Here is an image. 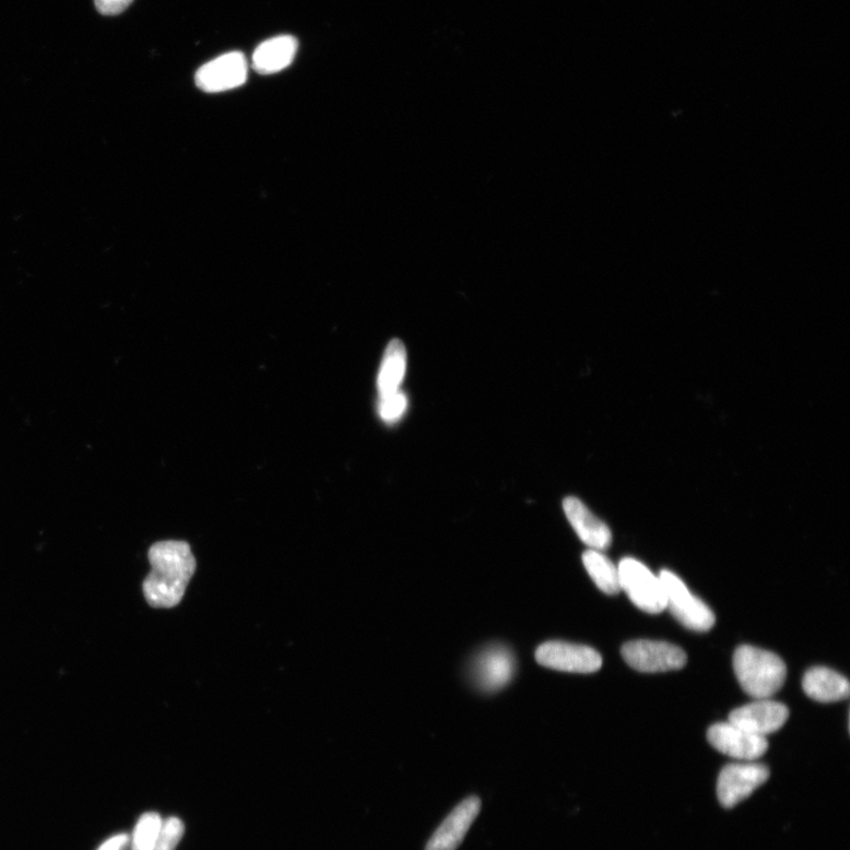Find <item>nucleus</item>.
I'll list each match as a JSON object with an SVG mask.
<instances>
[{
    "label": "nucleus",
    "mask_w": 850,
    "mask_h": 850,
    "mask_svg": "<svg viewBox=\"0 0 850 850\" xmlns=\"http://www.w3.org/2000/svg\"><path fill=\"white\" fill-rule=\"evenodd\" d=\"M152 571L143 582V593L152 607L179 605L196 574V556L185 541H161L149 553Z\"/></svg>",
    "instance_id": "nucleus-1"
},
{
    "label": "nucleus",
    "mask_w": 850,
    "mask_h": 850,
    "mask_svg": "<svg viewBox=\"0 0 850 850\" xmlns=\"http://www.w3.org/2000/svg\"><path fill=\"white\" fill-rule=\"evenodd\" d=\"M734 670L744 693L755 699L772 697L787 678V666L778 654L751 645L736 650Z\"/></svg>",
    "instance_id": "nucleus-2"
},
{
    "label": "nucleus",
    "mask_w": 850,
    "mask_h": 850,
    "mask_svg": "<svg viewBox=\"0 0 850 850\" xmlns=\"http://www.w3.org/2000/svg\"><path fill=\"white\" fill-rule=\"evenodd\" d=\"M659 578L663 583L666 609L673 617L692 631H710L716 623L712 610L700 598L693 594L673 571L663 569Z\"/></svg>",
    "instance_id": "nucleus-3"
},
{
    "label": "nucleus",
    "mask_w": 850,
    "mask_h": 850,
    "mask_svg": "<svg viewBox=\"0 0 850 850\" xmlns=\"http://www.w3.org/2000/svg\"><path fill=\"white\" fill-rule=\"evenodd\" d=\"M621 589L641 611L658 614L666 610V598L661 578L634 558L618 565Z\"/></svg>",
    "instance_id": "nucleus-4"
},
{
    "label": "nucleus",
    "mask_w": 850,
    "mask_h": 850,
    "mask_svg": "<svg viewBox=\"0 0 850 850\" xmlns=\"http://www.w3.org/2000/svg\"><path fill=\"white\" fill-rule=\"evenodd\" d=\"M622 656L629 666L645 673L680 670L687 662L686 653L666 641H628L622 649Z\"/></svg>",
    "instance_id": "nucleus-5"
},
{
    "label": "nucleus",
    "mask_w": 850,
    "mask_h": 850,
    "mask_svg": "<svg viewBox=\"0 0 850 850\" xmlns=\"http://www.w3.org/2000/svg\"><path fill=\"white\" fill-rule=\"evenodd\" d=\"M770 776L767 766L755 762L729 765L720 774L717 796L724 808H734L764 786Z\"/></svg>",
    "instance_id": "nucleus-6"
},
{
    "label": "nucleus",
    "mask_w": 850,
    "mask_h": 850,
    "mask_svg": "<svg viewBox=\"0 0 850 850\" xmlns=\"http://www.w3.org/2000/svg\"><path fill=\"white\" fill-rule=\"evenodd\" d=\"M536 662L545 668L571 673H593L603 665V658L585 645L547 641L535 653Z\"/></svg>",
    "instance_id": "nucleus-7"
},
{
    "label": "nucleus",
    "mask_w": 850,
    "mask_h": 850,
    "mask_svg": "<svg viewBox=\"0 0 850 850\" xmlns=\"http://www.w3.org/2000/svg\"><path fill=\"white\" fill-rule=\"evenodd\" d=\"M248 76V64L243 52L232 51L202 66L196 83L204 93H224L241 86Z\"/></svg>",
    "instance_id": "nucleus-8"
},
{
    "label": "nucleus",
    "mask_w": 850,
    "mask_h": 850,
    "mask_svg": "<svg viewBox=\"0 0 850 850\" xmlns=\"http://www.w3.org/2000/svg\"><path fill=\"white\" fill-rule=\"evenodd\" d=\"M708 741L716 751L742 762H755L767 753L769 745L767 737L730 722L713 724L708 731Z\"/></svg>",
    "instance_id": "nucleus-9"
},
{
    "label": "nucleus",
    "mask_w": 850,
    "mask_h": 850,
    "mask_svg": "<svg viewBox=\"0 0 850 850\" xmlns=\"http://www.w3.org/2000/svg\"><path fill=\"white\" fill-rule=\"evenodd\" d=\"M516 672V658L504 645H492L474 659L472 676L483 692L500 690Z\"/></svg>",
    "instance_id": "nucleus-10"
},
{
    "label": "nucleus",
    "mask_w": 850,
    "mask_h": 850,
    "mask_svg": "<svg viewBox=\"0 0 850 850\" xmlns=\"http://www.w3.org/2000/svg\"><path fill=\"white\" fill-rule=\"evenodd\" d=\"M788 717L789 710L782 703L767 698L735 709L730 713L729 722L752 734L767 737L779 731L788 721Z\"/></svg>",
    "instance_id": "nucleus-11"
},
{
    "label": "nucleus",
    "mask_w": 850,
    "mask_h": 850,
    "mask_svg": "<svg viewBox=\"0 0 850 850\" xmlns=\"http://www.w3.org/2000/svg\"><path fill=\"white\" fill-rule=\"evenodd\" d=\"M481 810V801L471 796L462 801L437 828L425 850H457Z\"/></svg>",
    "instance_id": "nucleus-12"
},
{
    "label": "nucleus",
    "mask_w": 850,
    "mask_h": 850,
    "mask_svg": "<svg viewBox=\"0 0 850 850\" xmlns=\"http://www.w3.org/2000/svg\"><path fill=\"white\" fill-rule=\"evenodd\" d=\"M565 515L576 533L591 550H607L612 542L609 526L597 518L577 497L568 496L564 500Z\"/></svg>",
    "instance_id": "nucleus-13"
},
{
    "label": "nucleus",
    "mask_w": 850,
    "mask_h": 850,
    "mask_svg": "<svg viewBox=\"0 0 850 850\" xmlns=\"http://www.w3.org/2000/svg\"><path fill=\"white\" fill-rule=\"evenodd\" d=\"M299 43L293 36H278L260 44L252 58L253 69L260 75L281 72L295 61Z\"/></svg>",
    "instance_id": "nucleus-14"
},
{
    "label": "nucleus",
    "mask_w": 850,
    "mask_h": 850,
    "mask_svg": "<svg viewBox=\"0 0 850 850\" xmlns=\"http://www.w3.org/2000/svg\"><path fill=\"white\" fill-rule=\"evenodd\" d=\"M803 690L810 698L821 703L840 701L849 696V682L842 674L818 666L805 672Z\"/></svg>",
    "instance_id": "nucleus-15"
},
{
    "label": "nucleus",
    "mask_w": 850,
    "mask_h": 850,
    "mask_svg": "<svg viewBox=\"0 0 850 850\" xmlns=\"http://www.w3.org/2000/svg\"><path fill=\"white\" fill-rule=\"evenodd\" d=\"M406 371V350L402 341L392 340L385 353L377 379L379 396L399 391Z\"/></svg>",
    "instance_id": "nucleus-16"
},
{
    "label": "nucleus",
    "mask_w": 850,
    "mask_h": 850,
    "mask_svg": "<svg viewBox=\"0 0 850 850\" xmlns=\"http://www.w3.org/2000/svg\"><path fill=\"white\" fill-rule=\"evenodd\" d=\"M582 563L600 591L609 595H615L622 591L618 566H614L602 552L586 551L582 555Z\"/></svg>",
    "instance_id": "nucleus-17"
},
{
    "label": "nucleus",
    "mask_w": 850,
    "mask_h": 850,
    "mask_svg": "<svg viewBox=\"0 0 850 850\" xmlns=\"http://www.w3.org/2000/svg\"><path fill=\"white\" fill-rule=\"evenodd\" d=\"M163 818L156 813L143 814L130 840L131 850H154Z\"/></svg>",
    "instance_id": "nucleus-18"
},
{
    "label": "nucleus",
    "mask_w": 850,
    "mask_h": 850,
    "mask_svg": "<svg viewBox=\"0 0 850 850\" xmlns=\"http://www.w3.org/2000/svg\"><path fill=\"white\" fill-rule=\"evenodd\" d=\"M406 408V396L399 390L387 396H380L378 413L386 423L393 424L403 417Z\"/></svg>",
    "instance_id": "nucleus-19"
},
{
    "label": "nucleus",
    "mask_w": 850,
    "mask_h": 850,
    "mask_svg": "<svg viewBox=\"0 0 850 850\" xmlns=\"http://www.w3.org/2000/svg\"><path fill=\"white\" fill-rule=\"evenodd\" d=\"M185 825L178 817H169L161 825L154 850H175L182 840Z\"/></svg>",
    "instance_id": "nucleus-20"
},
{
    "label": "nucleus",
    "mask_w": 850,
    "mask_h": 850,
    "mask_svg": "<svg viewBox=\"0 0 850 850\" xmlns=\"http://www.w3.org/2000/svg\"><path fill=\"white\" fill-rule=\"evenodd\" d=\"M134 0H95L97 11L104 16H117L125 12Z\"/></svg>",
    "instance_id": "nucleus-21"
},
{
    "label": "nucleus",
    "mask_w": 850,
    "mask_h": 850,
    "mask_svg": "<svg viewBox=\"0 0 850 850\" xmlns=\"http://www.w3.org/2000/svg\"><path fill=\"white\" fill-rule=\"evenodd\" d=\"M130 839L127 834L115 835V837L107 840L97 850H128Z\"/></svg>",
    "instance_id": "nucleus-22"
}]
</instances>
